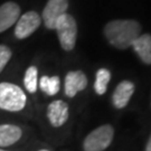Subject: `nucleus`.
Returning <instances> with one entry per match:
<instances>
[{
    "mask_svg": "<svg viewBox=\"0 0 151 151\" xmlns=\"http://www.w3.org/2000/svg\"><path fill=\"white\" fill-rule=\"evenodd\" d=\"M141 25L134 19H115L104 27V36L113 47L127 49L141 35Z\"/></svg>",
    "mask_w": 151,
    "mask_h": 151,
    "instance_id": "1",
    "label": "nucleus"
},
{
    "mask_svg": "<svg viewBox=\"0 0 151 151\" xmlns=\"http://www.w3.org/2000/svg\"><path fill=\"white\" fill-rule=\"evenodd\" d=\"M27 104V96L20 86L9 82L0 83V110L20 112Z\"/></svg>",
    "mask_w": 151,
    "mask_h": 151,
    "instance_id": "2",
    "label": "nucleus"
},
{
    "mask_svg": "<svg viewBox=\"0 0 151 151\" xmlns=\"http://www.w3.org/2000/svg\"><path fill=\"white\" fill-rule=\"evenodd\" d=\"M54 29L57 32L60 47L65 52L73 50L77 39V24L75 18L66 12L57 19Z\"/></svg>",
    "mask_w": 151,
    "mask_h": 151,
    "instance_id": "3",
    "label": "nucleus"
},
{
    "mask_svg": "<svg viewBox=\"0 0 151 151\" xmlns=\"http://www.w3.org/2000/svg\"><path fill=\"white\" fill-rule=\"evenodd\" d=\"M114 129L111 124H103L85 137L83 141L84 151H104L112 143Z\"/></svg>",
    "mask_w": 151,
    "mask_h": 151,
    "instance_id": "4",
    "label": "nucleus"
},
{
    "mask_svg": "<svg viewBox=\"0 0 151 151\" xmlns=\"http://www.w3.org/2000/svg\"><path fill=\"white\" fill-rule=\"evenodd\" d=\"M42 24V17L34 10L27 11L15 24L14 34L17 39H26L37 30Z\"/></svg>",
    "mask_w": 151,
    "mask_h": 151,
    "instance_id": "5",
    "label": "nucleus"
},
{
    "mask_svg": "<svg viewBox=\"0 0 151 151\" xmlns=\"http://www.w3.org/2000/svg\"><path fill=\"white\" fill-rule=\"evenodd\" d=\"M68 0H48L42 14V22L47 29H54L55 24L60 16L67 12Z\"/></svg>",
    "mask_w": 151,
    "mask_h": 151,
    "instance_id": "6",
    "label": "nucleus"
},
{
    "mask_svg": "<svg viewBox=\"0 0 151 151\" xmlns=\"http://www.w3.org/2000/svg\"><path fill=\"white\" fill-rule=\"evenodd\" d=\"M46 115L52 127L60 128L67 122L70 116L68 104L64 102L63 100H55L48 104Z\"/></svg>",
    "mask_w": 151,
    "mask_h": 151,
    "instance_id": "7",
    "label": "nucleus"
},
{
    "mask_svg": "<svg viewBox=\"0 0 151 151\" xmlns=\"http://www.w3.org/2000/svg\"><path fill=\"white\" fill-rule=\"evenodd\" d=\"M87 77L82 70H70L65 76L64 92L67 97H74L87 86Z\"/></svg>",
    "mask_w": 151,
    "mask_h": 151,
    "instance_id": "8",
    "label": "nucleus"
},
{
    "mask_svg": "<svg viewBox=\"0 0 151 151\" xmlns=\"http://www.w3.org/2000/svg\"><path fill=\"white\" fill-rule=\"evenodd\" d=\"M20 17V7L15 1H6L0 6V34L12 27Z\"/></svg>",
    "mask_w": 151,
    "mask_h": 151,
    "instance_id": "9",
    "label": "nucleus"
},
{
    "mask_svg": "<svg viewBox=\"0 0 151 151\" xmlns=\"http://www.w3.org/2000/svg\"><path fill=\"white\" fill-rule=\"evenodd\" d=\"M135 90L134 84L131 81H122L116 85L112 94V103L114 108L123 109L128 105L130 99Z\"/></svg>",
    "mask_w": 151,
    "mask_h": 151,
    "instance_id": "10",
    "label": "nucleus"
},
{
    "mask_svg": "<svg viewBox=\"0 0 151 151\" xmlns=\"http://www.w3.org/2000/svg\"><path fill=\"white\" fill-rule=\"evenodd\" d=\"M22 130L16 124H0V148L10 147L22 139Z\"/></svg>",
    "mask_w": 151,
    "mask_h": 151,
    "instance_id": "11",
    "label": "nucleus"
},
{
    "mask_svg": "<svg viewBox=\"0 0 151 151\" xmlns=\"http://www.w3.org/2000/svg\"><path fill=\"white\" fill-rule=\"evenodd\" d=\"M140 60L147 65H151V35L143 34L135 39L132 46Z\"/></svg>",
    "mask_w": 151,
    "mask_h": 151,
    "instance_id": "12",
    "label": "nucleus"
},
{
    "mask_svg": "<svg viewBox=\"0 0 151 151\" xmlns=\"http://www.w3.org/2000/svg\"><path fill=\"white\" fill-rule=\"evenodd\" d=\"M39 88L47 94L48 96H54L56 95L60 88V80L58 76H47L44 75L40 77L38 82Z\"/></svg>",
    "mask_w": 151,
    "mask_h": 151,
    "instance_id": "13",
    "label": "nucleus"
},
{
    "mask_svg": "<svg viewBox=\"0 0 151 151\" xmlns=\"http://www.w3.org/2000/svg\"><path fill=\"white\" fill-rule=\"evenodd\" d=\"M110 80H111V72L108 68H100L97 70L95 75V82H94L95 93L99 95H103L106 92Z\"/></svg>",
    "mask_w": 151,
    "mask_h": 151,
    "instance_id": "14",
    "label": "nucleus"
},
{
    "mask_svg": "<svg viewBox=\"0 0 151 151\" xmlns=\"http://www.w3.org/2000/svg\"><path fill=\"white\" fill-rule=\"evenodd\" d=\"M24 86L29 93H35L38 87V68L35 65L29 66L24 75Z\"/></svg>",
    "mask_w": 151,
    "mask_h": 151,
    "instance_id": "15",
    "label": "nucleus"
},
{
    "mask_svg": "<svg viewBox=\"0 0 151 151\" xmlns=\"http://www.w3.org/2000/svg\"><path fill=\"white\" fill-rule=\"evenodd\" d=\"M11 56H12V52H11L10 47H8L5 44H0V73L9 63Z\"/></svg>",
    "mask_w": 151,
    "mask_h": 151,
    "instance_id": "16",
    "label": "nucleus"
},
{
    "mask_svg": "<svg viewBox=\"0 0 151 151\" xmlns=\"http://www.w3.org/2000/svg\"><path fill=\"white\" fill-rule=\"evenodd\" d=\"M145 151H151V135L149 138V140L147 142V146H146V150Z\"/></svg>",
    "mask_w": 151,
    "mask_h": 151,
    "instance_id": "17",
    "label": "nucleus"
},
{
    "mask_svg": "<svg viewBox=\"0 0 151 151\" xmlns=\"http://www.w3.org/2000/svg\"><path fill=\"white\" fill-rule=\"evenodd\" d=\"M38 151H49V150H47V149H40V150H38Z\"/></svg>",
    "mask_w": 151,
    "mask_h": 151,
    "instance_id": "18",
    "label": "nucleus"
},
{
    "mask_svg": "<svg viewBox=\"0 0 151 151\" xmlns=\"http://www.w3.org/2000/svg\"><path fill=\"white\" fill-rule=\"evenodd\" d=\"M0 151H8V150H5V149H1V148H0Z\"/></svg>",
    "mask_w": 151,
    "mask_h": 151,
    "instance_id": "19",
    "label": "nucleus"
}]
</instances>
